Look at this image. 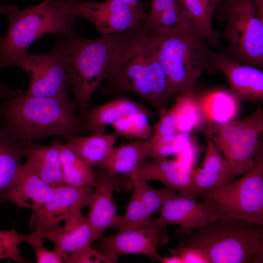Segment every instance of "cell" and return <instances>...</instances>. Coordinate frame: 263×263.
I'll return each mask as SVG.
<instances>
[{
    "label": "cell",
    "instance_id": "17",
    "mask_svg": "<svg viewBox=\"0 0 263 263\" xmlns=\"http://www.w3.org/2000/svg\"><path fill=\"white\" fill-rule=\"evenodd\" d=\"M193 165L177 159L142 161L129 176L146 181L155 180L178 193L191 195V176Z\"/></svg>",
    "mask_w": 263,
    "mask_h": 263
},
{
    "label": "cell",
    "instance_id": "19",
    "mask_svg": "<svg viewBox=\"0 0 263 263\" xmlns=\"http://www.w3.org/2000/svg\"><path fill=\"white\" fill-rule=\"evenodd\" d=\"M202 119L199 132L210 137L215 129L234 120L239 113V102L230 92L216 89L195 95Z\"/></svg>",
    "mask_w": 263,
    "mask_h": 263
},
{
    "label": "cell",
    "instance_id": "32",
    "mask_svg": "<svg viewBox=\"0 0 263 263\" xmlns=\"http://www.w3.org/2000/svg\"><path fill=\"white\" fill-rule=\"evenodd\" d=\"M150 216L147 214L138 192L133 188L125 214L118 215L111 227L118 230L132 228L144 222Z\"/></svg>",
    "mask_w": 263,
    "mask_h": 263
},
{
    "label": "cell",
    "instance_id": "22",
    "mask_svg": "<svg viewBox=\"0 0 263 263\" xmlns=\"http://www.w3.org/2000/svg\"><path fill=\"white\" fill-rule=\"evenodd\" d=\"M61 142L56 140L48 146L34 142L24 146V166L53 187L64 184L60 159Z\"/></svg>",
    "mask_w": 263,
    "mask_h": 263
},
{
    "label": "cell",
    "instance_id": "27",
    "mask_svg": "<svg viewBox=\"0 0 263 263\" xmlns=\"http://www.w3.org/2000/svg\"><path fill=\"white\" fill-rule=\"evenodd\" d=\"M60 159L64 184L77 188H94L96 182L92 168L66 144L61 142Z\"/></svg>",
    "mask_w": 263,
    "mask_h": 263
},
{
    "label": "cell",
    "instance_id": "31",
    "mask_svg": "<svg viewBox=\"0 0 263 263\" xmlns=\"http://www.w3.org/2000/svg\"><path fill=\"white\" fill-rule=\"evenodd\" d=\"M180 97L181 105L176 123L177 132L191 133L193 130L199 131L202 119L195 95L191 93Z\"/></svg>",
    "mask_w": 263,
    "mask_h": 263
},
{
    "label": "cell",
    "instance_id": "38",
    "mask_svg": "<svg viewBox=\"0 0 263 263\" xmlns=\"http://www.w3.org/2000/svg\"><path fill=\"white\" fill-rule=\"evenodd\" d=\"M128 116L132 125L135 139H149L152 134V128L148 122L149 117L141 113H134Z\"/></svg>",
    "mask_w": 263,
    "mask_h": 263
},
{
    "label": "cell",
    "instance_id": "9",
    "mask_svg": "<svg viewBox=\"0 0 263 263\" xmlns=\"http://www.w3.org/2000/svg\"><path fill=\"white\" fill-rule=\"evenodd\" d=\"M55 46L45 54L27 53L14 66L29 75L30 84L26 93L31 96L50 97L68 94V56L63 34H56Z\"/></svg>",
    "mask_w": 263,
    "mask_h": 263
},
{
    "label": "cell",
    "instance_id": "20",
    "mask_svg": "<svg viewBox=\"0 0 263 263\" xmlns=\"http://www.w3.org/2000/svg\"><path fill=\"white\" fill-rule=\"evenodd\" d=\"M53 194L54 187L21 164L9 187L6 201L34 211L49 201Z\"/></svg>",
    "mask_w": 263,
    "mask_h": 263
},
{
    "label": "cell",
    "instance_id": "12",
    "mask_svg": "<svg viewBox=\"0 0 263 263\" xmlns=\"http://www.w3.org/2000/svg\"><path fill=\"white\" fill-rule=\"evenodd\" d=\"M94 191V188H77L65 184L54 187L52 198L34 211L30 221L33 232L46 233L58 226L89 207Z\"/></svg>",
    "mask_w": 263,
    "mask_h": 263
},
{
    "label": "cell",
    "instance_id": "6",
    "mask_svg": "<svg viewBox=\"0 0 263 263\" xmlns=\"http://www.w3.org/2000/svg\"><path fill=\"white\" fill-rule=\"evenodd\" d=\"M65 0H44L41 3L10 12L8 30L0 37V69L14 66L28 52L30 45L45 34H67L77 18L67 11Z\"/></svg>",
    "mask_w": 263,
    "mask_h": 263
},
{
    "label": "cell",
    "instance_id": "11",
    "mask_svg": "<svg viewBox=\"0 0 263 263\" xmlns=\"http://www.w3.org/2000/svg\"><path fill=\"white\" fill-rule=\"evenodd\" d=\"M68 13L76 18L88 19L102 35L132 30L146 19L144 4L132 6L120 0L90 2L65 0Z\"/></svg>",
    "mask_w": 263,
    "mask_h": 263
},
{
    "label": "cell",
    "instance_id": "21",
    "mask_svg": "<svg viewBox=\"0 0 263 263\" xmlns=\"http://www.w3.org/2000/svg\"><path fill=\"white\" fill-rule=\"evenodd\" d=\"M83 126L90 134L104 133L105 127L112 125L121 117L134 113H141L149 117L152 113L141 104L120 96L104 104L88 109L85 112Z\"/></svg>",
    "mask_w": 263,
    "mask_h": 263
},
{
    "label": "cell",
    "instance_id": "37",
    "mask_svg": "<svg viewBox=\"0 0 263 263\" xmlns=\"http://www.w3.org/2000/svg\"><path fill=\"white\" fill-rule=\"evenodd\" d=\"M64 263H107L103 254L91 246L72 254H69Z\"/></svg>",
    "mask_w": 263,
    "mask_h": 263
},
{
    "label": "cell",
    "instance_id": "42",
    "mask_svg": "<svg viewBox=\"0 0 263 263\" xmlns=\"http://www.w3.org/2000/svg\"><path fill=\"white\" fill-rule=\"evenodd\" d=\"M125 2L132 6H138L142 3L140 2V0H120Z\"/></svg>",
    "mask_w": 263,
    "mask_h": 263
},
{
    "label": "cell",
    "instance_id": "44",
    "mask_svg": "<svg viewBox=\"0 0 263 263\" xmlns=\"http://www.w3.org/2000/svg\"><path fill=\"white\" fill-rule=\"evenodd\" d=\"M2 124V119L0 116V126Z\"/></svg>",
    "mask_w": 263,
    "mask_h": 263
},
{
    "label": "cell",
    "instance_id": "3",
    "mask_svg": "<svg viewBox=\"0 0 263 263\" xmlns=\"http://www.w3.org/2000/svg\"><path fill=\"white\" fill-rule=\"evenodd\" d=\"M153 29L157 57L166 76L169 103L192 93L203 70L215 72L217 53L210 49L190 21Z\"/></svg>",
    "mask_w": 263,
    "mask_h": 263
},
{
    "label": "cell",
    "instance_id": "40",
    "mask_svg": "<svg viewBox=\"0 0 263 263\" xmlns=\"http://www.w3.org/2000/svg\"><path fill=\"white\" fill-rule=\"evenodd\" d=\"M161 262L163 263H183L180 257L173 254H171L170 256L163 257Z\"/></svg>",
    "mask_w": 263,
    "mask_h": 263
},
{
    "label": "cell",
    "instance_id": "24",
    "mask_svg": "<svg viewBox=\"0 0 263 263\" xmlns=\"http://www.w3.org/2000/svg\"><path fill=\"white\" fill-rule=\"evenodd\" d=\"M149 139L114 148L97 165L110 173L130 176L139 163L148 158Z\"/></svg>",
    "mask_w": 263,
    "mask_h": 263
},
{
    "label": "cell",
    "instance_id": "15",
    "mask_svg": "<svg viewBox=\"0 0 263 263\" xmlns=\"http://www.w3.org/2000/svg\"><path fill=\"white\" fill-rule=\"evenodd\" d=\"M263 102L249 115L247 125L238 133L221 152L230 165L236 177L245 173L252 166L254 157L263 145Z\"/></svg>",
    "mask_w": 263,
    "mask_h": 263
},
{
    "label": "cell",
    "instance_id": "34",
    "mask_svg": "<svg viewBox=\"0 0 263 263\" xmlns=\"http://www.w3.org/2000/svg\"><path fill=\"white\" fill-rule=\"evenodd\" d=\"M170 108L159 113V118L152 128L151 139H157L178 133L176 123L181 105V97L177 98Z\"/></svg>",
    "mask_w": 263,
    "mask_h": 263
},
{
    "label": "cell",
    "instance_id": "4",
    "mask_svg": "<svg viewBox=\"0 0 263 263\" xmlns=\"http://www.w3.org/2000/svg\"><path fill=\"white\" fill-rule=\"evenodd\" d=\"M185 245L203 252L209 263H262L263 224L225 217L190 231L174 233Z\"/></svg>",
    "mask_w": 263,
    "mask_h": 263
},
{
    "label": "cell",
    "instance_id": "25",
    "mask_svg": "<svg viewBox=\"0 0 263 263\" xmlns=\"http://www.w3.org/2000/svg\"><path fill=\"white\" fill-rule=\"evenodd\" d=\"M117 138L113 133L75 135L67 137L66 143L92 168L102 161L115 147Z\"/></svg>",
    "mask_w": 263,
    "mask_h": 263
},
{
    "label": "cell",
    "instance_id": "39",
    "mask_svg": "<svg viewBox=\"0 0 263 263\" xmlns=\"http://www.w3.org/2000/svg\"><path fill=\"white\" fill-rule=\"evenodd\" d=\"M112 126L114 129L113 134L117 137H122L130 141L135 139L132 125L128 115L121 117Z\"/></svg>",
    "mask_w": 263,
    "mask_h": 263
},
{
    "label": "cell",
    "instance_id": "45",
    "mask_svg": "<svg viewBox=\"0 0 263 263\" xmlns=\"http://www.w3.org/2000/svg\"></svg>",
    "mask_w": 263,
    "mask_h": 263
},
{
    "label": "cell",
    "instance_id": "16",
    "mask_svg": "<svg viewBox=\"0 0 263 263\" xmlns=\"http://www.w3.org/2000/svg\"><path fill=\"white\" fill-rule=\"evenodd\" d=\"M215 72L226 78L230 93L238 101L256 103L263 101V72L255 67L234 60L223 53H218Z\"/></svg>",
    "mask_w": 263,
    "mask_h": 263
},
{
    "label": "cell",
    "instance_id": "35",
    "mask_svg": "<svg viewBox=\"0 0 263 263\" xmlns=\"http://www.w3.org/2000/svg\"><path fill=\"white\" fill-rule=\"evenodd\" d=\"M27 243L33 248L38 263H61L65 261L69 253L55 248L47 249L43 244L42 238L36 232H32Z\"/></svg>",
    "mask_w": 263,
    "mask_h": 263
},
{
    "label": "cell",
    "instance_id": "14",
    "mask_svg": "<svg viewBox=\"0 0 263 263\" xmlns=\"http://www.w3.org/2000/svg\"><path fill=\"white\" fill-rule=\"evenodd\" d=\"M158 222L163 225H177L184 231H190L214 221V214L207 201L170 189L161 207Z\"/></svg>",
    "mask_w": 263,
    "mask_h": 263
},
{
    "label": "cell",
    "instance_id": "33",
    "mask_svg": "<svg viewBox=\"0 0 263 263\" xmlns=\"http://www.w3.org/2000/svg\"><path fill=\"white\" fill-rule=\"evenodd\" d=\"M31 234H21L14 227L0 230V260L9 259L19 263H27L20 252L19 245L27 242Z\"/></svg>",
    "mask_w": 263,
    "mask_h": 263
},
{
    "label": "cell",
    "instance_id": "30",
    "mask_svg": "<svg viewBox=\"0 0 263 263\" xmlns=\"http://www.w3.org/2000/svg\"><path fill=\"white\" fill-rule=\"evenodd\" d=\"M125 186L133 187L137 190L149 216L160 208L170 189L167 187L162 189L155 188L149 185L146 181L132 177H130L127 181Z\"/></svg>",
    "mask_w": 263,
    "mask_h": 263
},
{
    "label": "cell",
    "instance_id": "8",
    "mask_svg": "<svg viewBox=\"0 0 263 263\" xmlns=\"http://www.w3.org/2000/svg\"><path fill=\"white\" fill-rule=\"evenodd\" d=\"M243 174L201 199L210 205L215 220L234 217L263 224V145L252 166Z\"/></svg>",
    "mask_w": 263,
    "mask_h": 263
},
{
    "label": "cell",
    "instance_id": "10",
    "mask_svg": "<svg viewBox=\"0 0 263 263\" xmlns=\"http://www.w3.org/2000/svg\"><path fill=\"white\" fill-rule=\"evenodd\" d=\"M168 225L160 224L153 215L136 226L119 230L113 235L99 238L95 248L103 254L107 263H116L120 255H145L161 262L157 248L169 241Z\"/></svg>",
    "mask_w": 263,
    "mask_h": 263
},
{
    "label": "cell",
    "instance_id": "18",
    "mask_svg": "<svg viewBox=\"0 0 263 263\" xmlns=\"http://www.w3.org/2000/svg\"><path fill=\"white\" fill-rule=\"evenodd\" d=\"M207 147L201 167L193 169L191 195L195 198L216 190L236 177L230 165L220 154L212 140L206 137Z\"/></svg>",
    "mask_w": 263,
    "mask_h": 263
},
{
    "label": "cell",
    "instance_id": "2",
    "mask_svg": "<svg viewBox=\"0 0 263 263\" xmlns=\"http://www.w3.org/2000/svg\"><path fill=\"white\" fill-rule=\"evenodd\" d=\"M68 94L34 96L0 84L1 128L23 146L44 138L80 135L83 123Z\"/></svg>",
    "mask_w": 263,
    "mask_h": 263
},
{
    "label": "cell",
    "instance_id": "5",
    "mask_svg": "<svg viewBox=\"0 0 263 263\" xmlns=\"http://www.w3.org/2000/svg\"><path fill=\"white\" fill-rule=\"evenodd\" d=\"M128 31L92 39L80 37L74 30L63 34L68 56L69 92L82 113L88 109L94 93L101 86L115 48Z\"/></svg>",
    "mask_w": 263,
    "mask_h": 263
},
{
    "label": "cell",
    "instance_id": "1",
    "mask_svg": "<svg viewBox=\"0 0 263 263\" xmlns=\"http://www.w3.org/2000/svg\"><path fill=\"white\" fill-rule=\"evenodd\" d=\"M104 80L105 94L130 93L158 113L168 108L166 76L157 57L153 28L146 19L118 43Z\"/></svg>",
    "mask_w": 263,
    "mask_h": 263
},
{
    "label": "cell",
    "instance_id": "13",
    "mask_svg": "<svg viewBox=\"0 0 263 263\" xmlns=\"http://www.w3.org/2000/svg\"><path fill=\"white\" fill-rule=\"evenodd\" d=\"M93 170L96 182L89 212L85 217L91 231L92 241L103 236L118 215L113 201V192L125 185L124 175L110 173L96 165Z\"/></svg>",
    "mask_w": 263,
    "mask_h": 263
},
{
    "label": "cell",
    "instance_id": "29",
    "mask_svg": "<svg viewBox=\"0 0 263 263\" xmlns=\"http://www.w3.org/2000/svg\"><path fill=\"white\" fill-rule=\"evenodd\" d=\"M191 139L190 133H178L157 139L150 138L148 158L161 160L177 154Z\"/></svg>",
    "mask_w": 263,
    "mask_h": 263
},
{
    "label": "cell",
    "instance_id": "41",
    "mask_svg": "<svg viewBox=\"0 0 263 263\" xmlns=\"http://www.w3.org/2000/svg\"><path fill=\"white\" fill-rule=\"evenodd\" d=\"M17 8L18 7L14 5L0 4V15L7 16L10 12Z\"/></svg>",
    "mask_w": 263,
    "mask_h": 263
},
{
    "label": "cell",
    "instance_id": "7",
    "mask_svg": "<svg viewBox=\"0 0 263 263\" xmlns=\"http://www.w3.org/2000/svg\"><path fill=\"white\" fill-rule=\"evenodd\" d=\"M217 18L224 23L222 53L243 64L263 66V13L254 0H222L216 6Z\"/></svg>",
    "mask_w": 263,
    "mask_h": 263
},
{
    "label": "cell",
    "instance_id": "43",
    "mask_svg": "<svg viewBox=\"0 0 263 263\" xmlns=\"http://www.w3.org/2000/svg\"><path fill=\"white\" fill-rule=\"evenodd\" d=\"M222 0H212V6L214 10L216 6Z\"/></svg>",
    "mask_w": 263,
    "mask_h": 263
},
{
    "label": "cell",
    "instance_id": "23",
    "mask_svg": "<svg viewBox=\"0 0 263 263\" xmlns=\"http://www.w3.org/2000/svg\"><path fill=\"white\" fill-rule=\"evenodd\" d=\"M65 222L62 227L58 226L46 233H37L42 239L46 238L53 243L54 248L69 254L91 246V229L82 211Z\"/></svg>",
    "mask_w": 263,
    "mask_h": 263
},
{
    "label": "cell",
    "instance_id": "28",
    "mask_svg": "<svg viewBox=\"0 0 263 263\" xmlns=\"http://www.w3.org/2000/svg\"><path fill=\"white\" fill-rule=\"evenodd\" d=\"M190 21L198 32L209 45L220 47L218 34L212 21V0H181Z\"/></svg>",
    "mask_w": 263,
    "mask_h": 263
},
{
    "label": "cell",
    "instance_id": "36",
    "mask_svg": "<svg viewBox=\"0 0 263 263\" xmlns=\"http://www.w3.org/2000/svg\"><path fill=\"white\" fill-rule=\"evenodd\" d=\"M171 254L176 255L180 257L183 263H209L205 254L201 250L185 245L179 241L176 247L171 249Z\"/></svg>",
    "mask_w": 263,
    "mask_h": 263
},
{
    "label": "cell",
    "instance_id": "26",
    "mask_svg": "<svg viewBox=\"0 0 263 263\" xmlns=\"http://www.w3.org/2000/svg\"><path fill=\"white\" fill-rule=\"evenodd\" d=\"M0 204L6 201L8 189L22 164L24 146L0 127Z\"/></svg>",
    "mask_w": 263,
    "mask_h": 263
}]
</instances>
